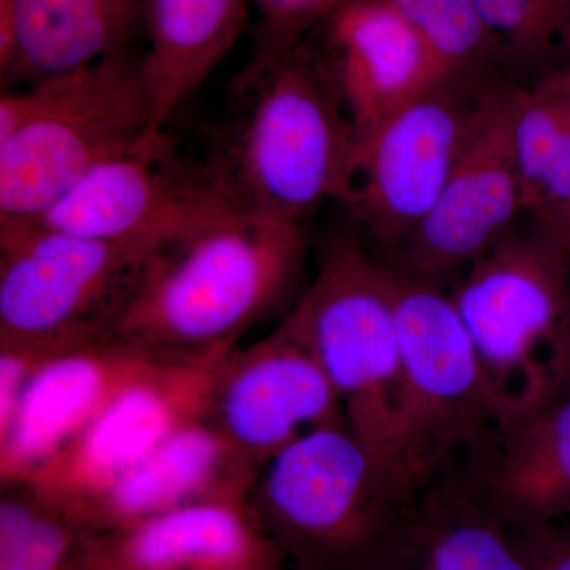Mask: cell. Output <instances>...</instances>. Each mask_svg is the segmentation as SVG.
<instances>
[{"label":"cell","mask_w":570,"mask_h":570,"mask_svg":"<svg viewBox=\"0 0 570 570\" xmlns=\"http://www.w3.org/2000/svg\"><path fill=\"white\" fill-rule=\"evenodd\" d=\"M305 225L220 198L160 247L111 340L154 356L232 348L291 298L305 266Z\"/></svg>","instance_id":"1"},{"label":"cell","mask_w":570,"mask_h":570,"mask_svg":"<svg viewBox=\"0 0 570 570\" xmlns=\"http://www.w3.org/2000/svg\"><path fill=\"white\" fill-rule=\"evenodd\" d=\"M204 168L228 205L302 223L325 202L347 205L355 134L335 82L302 43L246 66Z\"/></svg>","instance_id":"2"},{"label":"cell","mask_w":570,"mask_h":570,"mask_svg":"<svg viewBox=\"0 0 570 570\" xmlns=\"http://www.w3.org/2000/svg\"><path fill=\"white\" fill-rule=\"evenodd\" d=\"M283 322L316 356L347 426L407 502L393 268L379 265L358 236L337 234L322 247L316 275Z\"/></svg>","instance_id":"3"},{"label":"cell","mask_w":570,"mask_h":570,"mask_svg":"<svg viewBox=\"0 0 570 570\" xmlns=\"http://www.w3.org/2000/svg\"><path fill=\"white\" fill-rule=\"evenodd\" d=\"M157 130L141 56L119 52L0 96V220H33ZM165 130V129H164Z\"/></svg>","instance_id":"4"},{"label":"cell","mask_w":570,"mask_h":570,"mask_svg":"<svg viewBox=\"0 0 570 570\" xmlns=\"http://www.w3.org/2000/svg\"><path fill=\"white\" fill-rule=\"evenodd\" d=\"M468 266L450 296L498 426L508 425L561 393L570 341V255L535 228L528 236L512 232Z\"/></svg>","instance_id":"5"},{"label":"cell","mask_w":570,"mask_h":570,"mask_svg":"<svg viewBox=\"0 0 570 570\" xmlns=\"http://www.w3.org/2000/svg\"><path fill=\"white\" fill-rule=\"evenodd\" d=\"M247 504L302 570L360 569L406 501L346 423L317 428L258 471Z\"/></svg>","instance_id":"6"},{"label":"cell","mask_w":570,"mask_h":570,"mask_svg":"<svg viewBox=\"0 0 570 570\" xmlns=\"http://www.w3.org/2000/svg\"><path fill=\"white\" fill-rule=\"evenodd\" d=\"M157 250L0 220V351L48 358L108 336Z\"/></svg>","instance_id":"7"},{"label":"cell","mask_w":570,"mask_h":570,"mask_svg":"<svg viewBox=\"0 0 570 570\" xmlns=\"http://www.w3.org/2000/svg\"><path fill=\"white\" fill-rule=\"evenodd\" d=\"M501 82L450 78L356 140L346 208L400 249L438 204Z\"/></svg>","instance_id":"8"},{"label":"cell","mask_w":570,"mask_h":570,"mask_svg":"<svg viewBox=\"0 0 570 570\" xmlns=\"http://www.w3.org/2000/svg\"><path fill=\"white\" fill-rule=\"evenodd\" d=\"M395 273L404 469L412 494L464 445L498 426L478 356L436 279Z\"/></svg>","instance_id":"9"},{"label":"cell","mask_w":570,"mask_h":570,"mask_svg":"<svg viewBox=\"0 0 570 570\" xmlns=\"http://www.w3.org/2000/svg\"><path fill=\"white\" fill-rule=\"evenodd\" d=\"M228 351L149 355L80 436L20 485L71 520L85 502L146 459L175 430L205 419L214 373Z\"/></svg>","instance_id":"10"},{"label":"cell","mask_w":570,"mask_h":570,"mask_svg":"<svg viewBox=\"0 0 570 570\" xmlns=\"http://www.w3.org/2000/svg\"><path fill=\"white\" fill-rule=\"evenodd\" d=\"M219 200L204 168L184 164L165 130H151L33 220L96 242L160 249Z\"/></svg>","instance_id":"11"},{"label":"cell","mask_w":570,"mask_h":570,"mask_svg":"<svg viewBox=\"0 0 570 570\" xmlns=\"http://www.w3.org/2000/svg\"><path fill=\"white\" fill-rule=\"evenodd\" d=\"M205 419L258 469L309 431L347 425L316 356L284 322L257 343L224 355Z\"/></svg>","instance_id":"12"},{"label":"cell","mask_w":570,"mask_h":570,"mask_svg":"<svg viewBox=\"0 0 570 570\" xmlns=\"http://www.w3.org/2000/svg\"><path fill=\"white\" fill-rule=\"evenodd\" d=\"M521 91L499 85L438 204L397 249L407 275L438 279L471 265L512 234L524 209L513 121Z\"/></svg>","instance_id":"13"},{"label":"cell","mask_w":570,"mask_h":570,"mask_svg":"<svg viewBox=\"0 0 570 570\" xmlns=\"http://www.w3.org/2000/svg\"><path fill=\"white\" fill-rule=\"evenodd\" d=\"M335 82L355 141L442 82L449 71L389 0H344L326 18L317 52Z\"/></svg>","instance_id":"14"},{"label":"cell","mask_w":570,"mask_h":570,"mask_svg":"<svg viewBox=\"0 0 570 570\" xmlns=\"http://www.w3.org/2000/svg\"><path fill=\"white\" fill-rule=\"evenodd\" d=\"M284 551L247 501L220 499L116 530L82 532L88 570H283Z\"/></svg>","instance_id":"15"},{"label":"cell","mask_w":570,"mask_h":570,"mask_svg":"<svg viewBox=\"0 0 570 570\" xmlns=\"http://www.w3.org/2000/svg\"><path fill=\"white\" fill-rule=\"evenodd\" d=\"M148 352L111 337L43 360L0 430L2 489L20 485L80 436Z\"/></svg>","instance_id":"16"},{"label":"cell","mask_w":570,"mask_h":570,"mask_svg":"<svg viewBox=\"0 0 570 570\" xmlns=\"http://www.w3.org/2000/svg\"><path fill=\"white\" fill-rule=\"evenodd\" d=\"M258 469L206 419L175 430L71 515L82 532L116 530L197 502L247 501Z\"/></svg>","instance_id":"17"},{"label":"cell","mask_w":570,"mask_h":570,"mask_svg":"<svg viewBox=\"0 0 570 570\" xmlns=\"http://www.w3.org/2000/svg\"><path fill=\"white\" fill-rule=\"evenodd\" d=\"M148 0H0V81L20 88L129 51Z\"/></svg>","instance_id":"18"},{"label":"cell","mask_w":570,"mask_h":570,"mask_svg":"<svg viewBox=\"0 0 570 570\" xmlns=\"http://www.w3.org/2000/svg\"><path fill=\"white\" fill-rule=\"evenodd\" d=\"M472 494L510 530L570 513V389L497 428Z\"/></svg>","instance_id":"19"},{"label":"cell","mask_w":570,"mask_h":570,"mask_svg":"<svg viewBox=\"0 0 570 570\" xmlns=\"http://www.w3.org/2000/svg\"><path fill=\"white\" fill-rule=\"evenodd\" d=\"M472 493L400 515L358 570H532L517 534Z\"/></svg>","instance_id":"20"},{"label":"cell","mask_w":570,"mask_h":570,"mask_svg":"<svg viewBox=\"0 0 570 570\" xmlns=\"http://www.w3.org/2000/svg\"><path fill=\"white\" fill-rule=\"evenodd\" d=\"M247 14V0H148L141 69L157 130L234 47Z\"/></svg>","instance_id":"21"},{"label":"cell","mask_w":570,"mask_h":570,"mask_svg":"<svg viewBox=\"0 0 570 570\" xmlns=\"http://www.w3.org/2000/svg\"><path fill=\"white\" fill-rule=\"evenodd\" d=\"M2 490L0 570H58L77 560L78 524L29 487Z\"/></svg>","instance_id":"22"},{"label":"cell","mask_w":570,"mask_h":570,"mask_svg":"<svg viewBox=\"0 0 570 570\" xmlns=\"http://www.w3.org/2000/svg\"><path fill=\"white\" fill-rule=\"evenodd\" d=\"M425 41L452 78L490 80L502 61L497 39L475 0H389Z\"/></svg>","instance_id":"23"},{"label":"cell","mask_w":570,"mask_h":570,"mask_svg":"<svg viewBox=\"0 0 570 570\" xmlns=\"http://www.w3.org/2000/svg\"><path fill=\"white\" fill-rule=\"evenodd\" d=\"M502 58L528 66L569 43L570 0H475Z\"/></svg>","instance_id":"24"},{"label":"cell","mask_w":570,"mask_h":570,"mask_svg":"<svg viewBox=\"0 0 570 570\" xmlns=\"http://www.w3.org/2000/svg\"><path fill=\"white\" fill-rule=\"evenodd\" d=\"M261 14L257 47L247 66H265L298 47L303 33L326 20L341 0H253Z\"/></svg>","instance_id":"25"},{"label":"cell","mask_w":570,"mask_h":570,"mask_svg":"<svg viewBox=\"0 0 570 570\" xmlns=\"http://www.w3.org/2000/svg\"><path fill=\"white\" fill-rule=\"evenodd\" d=\"M517 532L532 570H570V531L550 521Z\"/></svg>","instance_id":"26"},{"label":"cell","mask_w":570,"mask_h":570,"mask_svg":"<svg viewBox=\"0 0 570 570\" xmlns=\"http://www.w3.org/2000/svg\"><path fill=\"white\" fill-rule=\"evenodd\" d=\"M568 389H570V341L566 348L564 365H562V390Z\"/></svg>","instance_id":"27"},{"label":"cell","mask_w":570,"mask_h":570,"mask_svg":"<svg viewBox=\"0 0 570 570\" xmlns=\"http://www.w3.org/2000/svg\"><path fill=\"white\" fill-rule=\"evenodd\" d=\"M58 570H88L85 566L81 564L80 561L77 560L69 562V564L62 566L61 569Z\"/></svg>","instance_id":"28"},{"label":"cell","mask_w":570,"mask_h":570,"mask_svg":"<svg viewBox=\"0 0 570 570\" xmlns=\"http://www.w3.org/2000/svg\"><path fill=\"white\" fill-rule=\"evenodd\" d=\"M568 47H569L568 61H566L564 66H562V67H564V69H568L570 71V37H569Z\"/></svg>","instance_id":"29"},{"label":"cell","mask_w":570,"mask_h":570,"mask_svg":"<svg viewBox=\"0 0 570 570\" xmlns=\"http://www.w3.org/2000/svg\"><path fill=\"white\" fill-rule=\"evenodd\" d=\"M569 321H570V288H569Z\"/></svg>","instance_id":"30"},{"label":"cell","mask_w":570,"mask_h":570,"mask_svg":"<svg viewBox=\"0 0 570 570\" xmlns=\"http://www.w3.org/2000/svg\"><path fill=\"white\" fill-rule=\"evenodd\" d=\"M341 2H344V0H341Z\"/></svg>","instance_id":"31"}]
</instances>
